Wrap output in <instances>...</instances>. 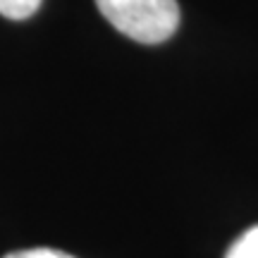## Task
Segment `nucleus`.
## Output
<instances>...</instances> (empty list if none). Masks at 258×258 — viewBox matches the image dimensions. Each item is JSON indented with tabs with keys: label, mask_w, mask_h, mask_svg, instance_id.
<instances>
[{
	"label": "nucleus",
	"mask_w": 258,
	"mask_h": 258,
	"mask_svg": "<svg viewBox=\"0 0 258 258\" xmlns=\"http://www.w3.org/2000/svg\"><path fill=\"white\" fill-rule=\"evenodd\" d=\"M96 8L117 31L146 46L167 41L179 27L177 0H96Z\"/></svg>",
	"instance_id": "obj_1"
},
{
	"label": "nucleus",
	"mask_w": 258,
	"mask_h": 258,
	"mask_svg": "<svg viewBox=\"0 0 258 258\" xmlns=\"http://www.w3.org/2000/svg\"><path fill=\"white\" fill-rule=\"evenodd\" d=\"M225 258H258V225L249 227L234 241Z\"/></svg>",
	"instance_id": "obj_2"
},
{
	"label": "nucleus",
	"mask_w": 258,
	"mask_h": 258,
	"mask_svg": "<svg viewBox=\"0 0 258 258\" xmlns=\"http://www.w3.org/2000/svg\"><path fill=\"white\" fill-rule=\"evenodd\" d=\"M41 8V0H0V15L8 19H27Z\"/></svg>",
	"instance_id": "obj_3"
},
{
	"label": "nucleus",
	"mask_w": 258,
	"mask_h": 258,
	"mask_svg": "<svg viewBox=\"0 0 258 258\" xmlns=\"http://www.w3.org/2000/svg\"><path fill=\"white\" fill-rule=\"evenodd\" d=\"M5 258H74L64 251L57 249H24V251H15V253H8Z\"/></svg>",
	"instance_id": "obj_4"
}]
</instances>
